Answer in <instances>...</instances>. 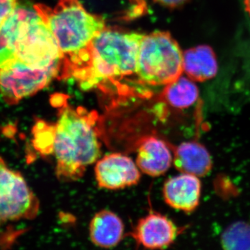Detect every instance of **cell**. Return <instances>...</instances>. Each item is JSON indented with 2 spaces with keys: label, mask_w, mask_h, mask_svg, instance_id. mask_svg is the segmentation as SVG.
Returning <instances> with one entry per match:
<instances>
[{
  "label": "cell",
  "mask_w": 250,
  "mask_h": 250,
  "mask_svg": "<svg viewBox=\"0 0 250 250\" xmlns=\"http://www.w3.org/2000/svg\"><path fill=\"white\" fill-rule=\"evenodd\" d=\"M98 119L96 112L72 107L65 101L59 106L52 154L56 159V174L61 180H78L88 166L100 159L102 144Z\"/></svg>",
  "instance_id": "cell-1"
},
{
  "label": "cell",
  "mask_w": 250,
  "mask_h": 250,
  "mask_svg": "<svg viewBox=\"0 0 250 250\" xmlns=\"http://www.w3.org/2000/svg\"><path fill=\"white\" fill-rule=\"evenodd\" d=\"M143 34L105 28L94 38L84 60L72 74L83 89L136 75Z\"/></svg>",
  "instance_id": "cell-2"
},
{
  "label": "cell",
  "mask_w": 250,
  "mask_h": 250,
  "mask_svg": "<svg viewBox=\"0 0 250 250\" xmlns=\"http://www.w3.org/2000/svg\"><path fill=\"white\" fill-rule=\"evenodd\" d=\"M33 7L50 29L60 49V79L70 78L94 38L106 28L104 21L88 12L79 0H59L54 8L41 4Z\"/></svg>",
  "instance_id": "cell-3"
},
{
  "label": "cell",
  "mask_w": 250,
  "mask_h": 250,
  "mask_svg": "<svg viewBox=\"0 0 250 250\" xmlns=\"http://www.w3.org/2000/svg\"><path fill=\"white\" fill-rule=\"evenodd\" d=\"M183 72V52L170 33L156 31L143 36L136 70L141 83L166 85L177 80Z\"/></svg>",
  "instance_id": "cell-4"
},
{
  "label": "cell",
  "mask_w": 250,
  "mask_h": 250,
  "mask_svg": "<svg viewBox=\"0 0 250 250\" xmlns=\"http://www.w3.org/2000/svg\"><path fill=\"white\" fill-rule=\"evenodd\" d=\"M15 59L34 68L57 70L60 79L62 53L50 29L34 7L29 9L20 28Z\"/></svg>",
  "instance_id": "cell-5"
},
{
  "label": "cell",
  "mask_w": 250,
  "mask_h": 250,
  "mask_svg": "<svg viewBox=\"0 0 250 250\" xmlns=\"http://www.w3.org/2000/svg\"><path fill=\"white\" fill-rule=\"evenodd\" d=\"M58 71L29 66L17 59L0 65V95L8 104H16L45 88Z\"/></svg>",
  "instance_id": "cell-6"
},
{
  "label": "cell",
  "mask_w": 250,
  "mask_h": 250,
  "mask_svg": "<svg viewBox=\"0 0 250 250\" xmlns=\"http://www.w3.org/2000/svg\"><path fill=\"white\" fill-rule=\"evenodd\" d=\"M39 210V200L22 174L0 157V222L32 219Z\"/></svg>",
  "instance_id": "cell-7"
},
{
  "label": "cell",
  "mask_w": 250,
  "mask_h": 250,
  "mask_svg": "<svg viewBox=\"0 0 250 250\" xmlns=\"http://www.w3.org/2000/svg\"><path fill=\"white\" fill-rule=\"evenodd\" d=\"M141 170L131 158L121 153H111L95 163V174L99 187L118 190L139 183Z\"/></svg>",
  "instance_id": "cell-8"
},
{
  "label": "cell",
  "mask_w": 250,
  "mask_h": 250,
  "mask_svg": "<svg viewBox=\"0 0 250 250\" xmlns=\"http://www.w3.org/2000/svg\"><path fill=\"white\" fill-rule=\"evenodd\" d=\"M179 229L165 215L156 212L141 218L131 233L138 245L148 249H164L177 239Z\"/></svg>",
  "instance_id": "cell-9"
},
{
  "label": "cell",
  "mask_w": 250,
  "mask_h": 250,
  "mask_svg": "<svg viewBox=\"0 0 250 250\" xmlns=\"http://www.w3.org/2000/svg\"><path fill=\"white\" fill-rule=\"evenodd\" d=\"M201 191L202 184L198 177L182 172L167 179L163 188L166 203L174 209L186 213L196 209Z\"/></svg>",
  "instance_id": "cell-10"
},
{
  "label": "cell",
  "mask_w": 250,
  "mask_h": 250,
  "mask_svg": "<svg viewBox=\"0 0 250 250\" xmlns=\"http://www.w3.org/2000/svg\"><path fill=\"white\" fill-rule=\"evenodd\" d=\"M136 164L141 172L159 177L170 169L173 154L165 141L155 136H146L138 146Z\"/></svg>",
  "instance_id": "cell-11"
},
{
  "label": "cell",
  "mask_w": 250,
  "mask_h": 250,
  "mask_svg": "<svg viewBox=\"0 0 250 250\" xmlns=\"http://www.w3.org/2000/svg\"><path fill=\"white\" fill-rule=\"evenodd\" d=\"M173 165L182 173L198 177L207 175L212 169L213 161L207 148L196 142L181 143L173 149Z\"/></svg>",
  "instance_id": "cell-12"
},
{
  "label": "cell",
  "mask_w": 250,
  "mask_h": 250,
  "mask_svg": "<svg viewBox=\"0 0 250 250\" xmlns=\"http://www.w3.org/2000/svg\"><path fill=\"white\" fill-rule=\"evenodd\" d=\"M124 233L123 220L111 210H100L94 215L90 223V241L100 248L116 246L123 240Z\"/></svg>",
  "instance_id": "cell-13"
},
{
  "label": "cell",
  "mask_w": 250,
  "mask_h": 250,
  "mask_svg": "<svg viewBox=\"0 0 250 250\" xmlns=\"http://www.w3.org/2000/svg\"><path fill=\"white\" fill-rule=\"evenodd\" d=\"M218 70L216 55L209 45L196 46L184 52L183 71L193 82L211 80L216 76Z\"/></svg>",
  "instance_id": "cell-14"
},
{
  "label": "cell",
  "mask_w": 250,
  "mask_h": 250,
  "mask_svg": "<svg viewBox=\"0 0 250 250\" xmlns=\"http://www.w3.org/2000/svg\"><path fill=\"white\" fill-rule=\"evenodd\" d=\"M198 88L193 81L181 76L166 85L162 98L172 107L183 109L192 106L199 98Z\"/></svg>",
  "instance_id": "cell-15"
},
{
  "label": "cell",
  "mask_w": 250,
  "mask_h": 250,
  "mask_svg": "<svg viewBox=\"0 0 250 250\" xmlns=\"http://www.w3.org/2000/svg\"><path fill=\"white\" fill-rule=\"evenodd\" d=\"M222 245L226 250H250V225L233 223L223 233Z\"/></svg>",
  "instance_id": "cell-16"
},
{
  "label": "cell",
  "mask_w": 250,
  "mask_h": 250,
  "mask_svg": "<svg viewBox=\"0 0 250 250\" xmlns=\"http://www.w3.org/2000/svg\"><path fill=\"white\" fill-rule=\"evenodd\" d=\"M34 146L45 155L52 154L54 139V124L39 121L33 129Z\"/></svg>",
  "instance_id": "cell-17"
},
{
  "label": "cell",
  "mask_w": 250,
  "mask_h": 250,
  "mask_svg": "<svg viewBox=\"0 0 250 250\" xmlns=\"http://www.w3.org/2000/svg\"><path fill=\"white\" fill-rule=\"evenodd\" d=\"M18 0H0V27L18 6Z\"/></svg>",
  "instance_id": "cell-18"
},
{
  "label": "cell",
  "mask_w": 250,
  "mask_h": 250,
  "mask_svg": "<svg viewBox=\"0 0 250 250\" xmlns=\"http://www.w3.org/2000/svg\"><path fill=\"white\" fill-rule=\"evenodd\" d=\"M154 1L166 7L174 9L185 4L188 0H154Z\"/></svg>",
  "instance_id": "cell-19"
},
{
  "label": "cell",
  "mask_w": 250,
  "mask_h": 250,
  "mask_svg": "<svg viewBox=\"0 0 250 250\" xmlns=\"http://www.w3.org/2000/svg\"><path fill=\"white\" fill-rule=\"evenodd\" d=\"M244 4L246 11L250 16V0H244Z\"/></svg>",
  "instance_id": "cell-20"
}]
</instances>
